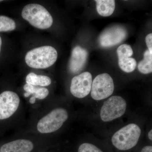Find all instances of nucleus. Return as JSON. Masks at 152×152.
Returning <instances> with one entry per match:
<instances>
[{"label": "nucleus", "mask_w": 152, "mask_h": 152, "mask_svg": "<svg viewBox=\"0 0 152 152\" xmlns=\"http://www.w3.org/2000/svg\"><path fill=\"white\" fill-rule=\"evenodd\" d=\"M126 36V31L124 28L118 26L112 27L101 34L100 44L104 48L114 46L122 42Z\"/></svg>", "instance_id": "nucleus-9"}, {"label": "nucleus", "mask_w": 152, "mask_h": 152, "mask_svg": "<svg viewBox=\"0 0 152 152\" xmlns=\"http://www.w3.org/2000/svg\"><path fill=\"white\" fill-rule=\"evenodd\" d=\"M77 152H104L102 150L94 144L84 143L80 145Z\"/></svg>", "instance_id": "nucleus-18"}, {"label": "nucleus", "mask_w": 152, "mask_h": 152, "mask_svg": "<svg viewBox=\"0 0 152 152\" xmlns=\"http://www.w3.org/2000/svg\"><path fill=\"white\" fill-rule=\"evenodd\" d=\"M117 54L119 66L122 70L130 73L135 69L137 61L134 58H131L133 54V51L130 46L126 44L121 45L117 49Z\"/></svg>", "instance_id": "nucleus-10"}, {"label": "nucleus", "mask_w": 152, "mask_h": 152, "mask_svg": "<svg viewBox=\"0 0 152 152\" xmlns=\"http://www.w3.org/2000/svg\"><path fill=\"white\" fill-rule=\"evenodd\" d=\"M138 68L143 74L151 73L152 72V53L147 50L144 54V58L139 63Z\"/></svg>", "instance_id": "nucleus-16"}, {"label": "nucleus", "mask_w": 152, "mask_h": 152, "mask_svg": "<svg viewBox=\"0 0 152 152\" xmlns=\"http://www.w3.org/2000/svg\"><path fill=\"white\" fill-rule=\"evenodd\" d=\"M69 118L65 109L56 108L41 118L37 124V130L41 134H52L58 130Z\"/></svg>", "instance_id": "nucleus-4"}, {"label": "nucleus", "mask_w": 152, "mask_h": 152, "mask_svg": "<svg viewBox=\"0 0 152 152\" xmlns=\"http://www.w3.org/2000/svg\"><path fill=\"white\" fill-rule=\"evenodd\" d=\"M114 90V82L112 77L107 73L100 74L92 82L91 96L95 100H102L110 96Z\"/></svg>", "instance_id": "nucleus-6"}, {"label": "nucleus", "mask_w": 152, "mask_h": 152, "mask_svg": "<svg viewBox=\"0 0 152 152\" xmlns=\"http://www.w3.org/2000/svg\"><path fill=\"white\" fill-rule=\"evenodd\" d=\"M148 137L149 139H150V140L152 141V130H151L149 132L148 134Z\"/></svg>", "instance_id": "nucleus-21"}, {"label": "nucleus", "mask_w": 152, "mask_h": 152, "mask_svg": "<svg viewBox=\"0 0 152 152\" xmlns=\"http://www.w3.org/2000/svg\"><path fill=\"white\" fill-rule=\"evenodd\" d=\"M0 152H1V148H0Z\"/></svg>", "instance_id": "nucleus-23"}, {"label": "nucleus", "mask_w": 152, "mask_h": 152, "mask_svg": "<svg viewBox=\"0 0 152 152\" xmlns=\"http://www.w3.org/2000/svg\"><path fill=\"white\" fill-rule=\"evenodd\" d=\"M96 10L98 13L103 17L111 15L115 10V2L113 0H97Z\"/></svg>", "instance_id": "nucleus-14"}, {"label": "nucleus", "mask_w": 152, "mask_h": 152, "mask_svg": "<svg viewBox=\"0 0 152 152\" xmlns=\"http://www.w3.org/2000/svg\"><path fill=\"white\" fill-rule=\"evenodd\" d=\"M20 99L16 93L7 91L0 94V120L8 119L18 110Z\"/></svg>", "instance_id": "nucleus-7"}, {"label": "nucleus", "mask_w": 152, "mask_h": 152, "mask_svg": "<svg viewBox=\"0 0 152 152\" xmlns=\"http://www.w3.org/2000/svg\"><path fill=\"white\" fill-rule=\"evenodd\" d=\"M2 1H0V2Z\"/></svg>", "instance_id": "nucleus-24"}, {"label": "nucleus", "mask_w": 152, "mask_h": 152, "mask_svg": "<svg viewBox=\"0 0 152 152\" xmlns=\"http://www.w3.org/2000/svg\"><path fill=\"white\" fill-rule=\"evenodd\" d=\"M34 146V144L31 140L18 139L4 144L1 147V152H31Z\"/></svg>", "instance_id": "nucleus-12"}, {"label": "nucleus", "mask_w": 152, "mask_h": 152, "mask_svg": "<svg viewBox=\"0 0 152 152\" xmlns=\"http://www.w3.org/2000/svg\"><path fill=\"white\" fill-rule=\"evenodd\" d=\"M26 83L34 86L45 87L51 83V80L49 77L42 75H37L31 72L26 77Z\"/></svg>", "instance_id": "nucleus-15"}, {"label": "nucleus", "mask_w": 152, "mask_h": 152, "mask_svg": "<svg viewBox=\"0 0 152 152\" xmlns=\"http://www.w3.org/2000/svg\"><path fill=\"white\" fill-rule=\"evenodd\" d=\"M140 152H152V146L151 145H146L143 147Z\"/></svg>", "instance_id": "nucleus-20"}, {"label": "nucleus", "mask_w": 152, "mask_h": 152, "mask_svg": "<svg viewBox=\"0 0 152 152\" xmlns=\"http://www.w3.org/2000/svg\"><path fill=\"white\" fill-rule=\"evenodd\" d=\"M15 28L16 23L13 20L5 16H0V32L13 31Z\"/></svg>", "instance_id": "nucleus-17"}, {"label": "nucleus", "mask_w": 152, "mask_h": 152, "mask_svg": "<svg viewBox=\"0 0 152 152\" xmlns=\"http://www.w3.org/2000/svg\"><path fill=\"white\" fill-rule=\"evenodd\" d=\"M126 108V102L124 98L118 96L111 97L102 106L100 113L101 119L108 122L118 118L125 114Z\"/></svg>", "instance_id": "nucleus-5"}, {"label": "nucleus", "mask_w": 152, "mask_h": 152, "mask_svg": "<svg viewBox=\"0 0 152 152\" xmlns=\"http://www.w3.org/2000/svg\"><path fill=\"white\" fill-rule=\"evenodd\" d=\"M141 134V130L137 125L129 124L114 134L112 138V144L120 151H130L137 145Z\"/></svg>", "instance_id": "nucleus-1"}, {"label": "nucleus", "mask_w": 152, "mask_h": 152, "mask_svg": "<svg viewBox=\"0 0 152 152\" xmlns=\"http://www.w3.org/2000/svg\"><path fill=\"white\" fill-rule=\"evenodd\" d=\"M23 18L30 24L40 29H46L53 23L51 15L43 6L36 4L25 6L22 12Z\"/></svg>", "instance_id": "nucleus-3"}, {"label": "nucleus", "mask_w": 152, "mask_h": 152, "mask_svg": "<svg viewBox=\"0 0 152 152\" xmlns=\"http://www.w3.org/2000/svg\"><path fill=\"white\" fill-rule=\"evenodd\" d=\"M2 45V39L1 37H0V53H1V48Z\"/></svg>", "instance_id": "nucleus-22"}, {"label": "nucleus", "mask_w": 152, "mask_h": 152, "mask_svg": "<svg viewBox=\"0 0 152 152\" xmlns=\"http://www.w3.org/2000/svg\"><path fill=\"white\" fill-rule=\"evenodd\" d=\"M146 43L147 47H148V50L151 53H152V34H149L146 37Z\"/></svg>", "instance_id": "nucleus-19"}, {"label": "nucleus", "mask_w": 152, "mask_h": 152, "mask_svg": "<svg viewBox=\"0 0 152 152\" xmlns=\"http://www.w3.org/2000/svg\"><path fill=\"white\" fill-rule=\"evenodd\" d=\"M88 55L86 50L81 47L74 48L69 63V69L71 72L77 73L81 70L86 62Z\"/></svg>", "instance_id": "nucleus-11"}, {"label": "nucleus", "mask_w": 152, "mask_h": 152, "mask_svg": "<svg viewBox=\"0 0 152 152\" xmlns=\"http://www.w3.org/2000/svg\"><path fill=\"white\" fill-rule=\"evenodd\" d=\"M92 84V76L89 72H85L75 76L71 81V94L76 98H84L89 94Z\"/></svg>", "instance_id": "nucleus-8"}, {"label": "nucleus", "mask_w": 152, "mask_h": 152, "mask_svg": "<svg viewBox=\"0 0 152 152\" xmlns=\"http://www.w3.org/2000/svg\"><path fill=\"white\" fill-rule=\"evenodd\" d=\"M58 58L56 49L50 46L39 47L27 53L25 61L30 67L44 69L53 65Z\"/></svg>", "instance_id": "nucleus-2"}, {"label": "nucleus", "mask_w": 152, "mask_h": 152, "mask_svg": "<svg viewBox=\"0 0 152 152\" xmlns=\"http://www.w3.org/2000/svg\"><path fill=\"white\" fill-rule=\"evenodd\" d=\"M23 89L26 93L24 96L26 97L29 96L30 95H34L32 97L35 99H38L39 100L44 99L48 96L49 91L48 89L45 87H37L33 85L26 84L24 86Z\"/></svg>", "instance_id": "nucleus-13"}]
</instances>
